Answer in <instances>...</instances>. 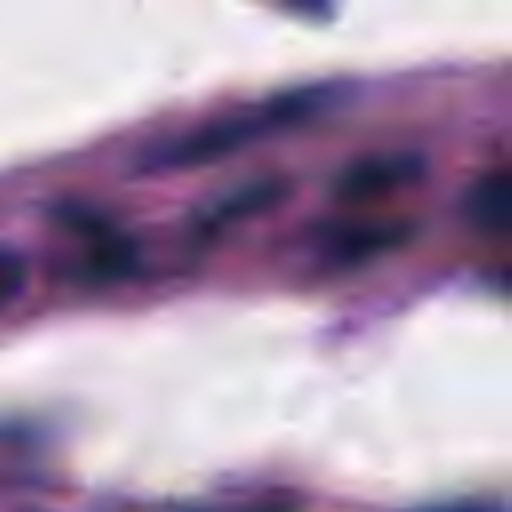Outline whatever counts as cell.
<instances>
[{
  "instance_id": "obj_1",
  "label": "cell",
  "mask_w": 512,
  "mask_h": 512,
  "mask_svg": "<svg viewBox=\"0 0 512 512\" xmlns=\"http://www.w3.org/2000/svg\"><path fill=\"white\" fill-rule=\"evenodd\" d=\"M312 108V96H284V100H268L260 108L248 112H232L224 120H212L180 140H172L168 148H160L148 164L152 168H196V164H212L236 148H248L272 132H284L288 124L304 120Z\"/></svg>"
},
{
  "instance_id": "obj_2",
  "label": "cell",
  "mask_w": 512,
  "mask_h": 512,
  "mask_svg": "<svg viewBox=\"0 0 512 512\" xmlns=\"http://www.w3.org/2000/svg\"><path fill=\"white\" fill-rule=\"evenodd\" d=\"M416 160H408V156H384V160H364V164H356V168H348L344 172V180H340V196H348V200H368V196H384V192H392V188H400V184H408L412 176H416Z\"/></svg>"
},
{
  "instance_id": "obj_3",
  "label": "cell",
  "mask_w": 512,
  "mask_h": 512,
  "mask_svg": "<svg viewBox=\"0 0 512 512\" xmlns=\"http://www.w3.org/2000/svg\"><path fill=\"white\" fill-rule=\"evenodd\" d=\"M468 220L484 232H512V172H492L468 192Z\"/></svg>"
},
{
  "instance_id": "obj_4",
  "label": "cell",
  "mask_w": 512,
  "mask_h": 512,
  "mask_svg": "<svg viewBox=\"0 0 512 512\" xmlns=\"http://www.w3.org/2000/svg\"><path fill=\"white\" fill-rule=\"evenodd\" d=\"M404 240V228H388V224H368V228H348V232H332L328 240V256L332 260H364L376 256L392 244Z\"/></svg>"
},
{
  "instance_id": "obj_5",
  "label": "cell",
  "mask_w": 512,
  "mask_h": 512,
  "mask_svg": "<svg viewBox=\"0 0 512 512\" xmlns=\"http://www.w3.org/2000/svg\"><path fill=\"white\" fill-rule=\"evenodd\" d=\"M24 276H28L24 256H20V252L0 248V304H4V300H12V296L24 288Z\"/></svg>"
},
{
  "instance_id": "obj_6",
  "label": "cell",
  "mask_w": 512,
  "mask_h": 512,
  "mask_svg": "<svg viewBox=\"0 0 512 512\" xmlns=\"http://www.w3.org/2000/svg\"><path fill=\"white\" fill-rule=\"evenodd\" d=\"M248 512H284V508H248Z\"/></svg>"
}]
</instances>
